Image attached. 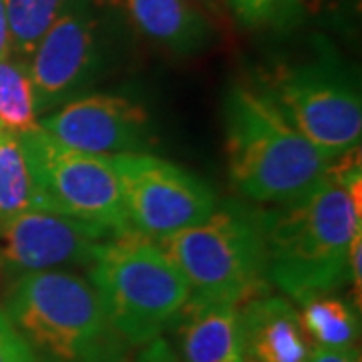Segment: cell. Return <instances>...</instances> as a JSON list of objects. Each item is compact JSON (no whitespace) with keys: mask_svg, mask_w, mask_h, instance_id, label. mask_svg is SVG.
Instances as JSON below:
<instances>
[{"mask_svg":"<svg viewBox=\"0 0 362 362\" xmlns=\"http://www.w3.org/2000/svg\"><path fill=\"white\" fill-rule=\"evenodd\" d=\"M16 137L33 177L37 209L129 230L113 157L75 151L39 123Z\"/></svg>","mask_w":362,"mask_h":362,"instance_id":"cell-7","label":"cell"},{"mask_svg":"<svg viewBox=\"0 0 362 362\" xmlns=\"http://www.w3.org/2000/svg\"><path fill=\"white\" fill-rule=\"evenodd\" d=\"M0 362H35L23 337L0 308Z\"/></svg>","mask_w":362,"mask_h":362,"instance_id":"cell-19","label":"cell"},{"mask_svg":"<svg viewBox=\"0 0 362 362\" xmlns=\"http://www.w3.org/2000/svg\"><path fill=\"white\" fill-rule=\"evenodd\" d=\"M156 242L183 274L192 300L240 306L266 290L258 214L216 207L202 223Z\"/></svg>","mask_w":362,"mask_h":362,"instance_id":"cell-5","label":"cell"},{"mask_svg":"<svg viewBox=\"0 0 362 362\" xmlns=\"http://www.w3.org/2000/svg\"><path fill=\"white\" fill-rule=\"evenodd\" d=\"M39 125L52 139L90 156L145 153L149 115L141 105L119 95L93 93L61 105Z\"/></svg>","mask_w":362,"mask_h":362,"instance_id":"cell-11","label":"cell"},{"mask_svg":"<svg viewBox=\"0 0 362 362\" xmlns=\"http://www.w3.org/2000/svg\"><path fill=\"white\" fill-rule=\"evenodd\" d=\"M226 153L233 185L259 204L284 206L310 194L334 159L300 135L259 89L233 87L226 99Z\"/></svg>","mask_w":362,"mask_h":362,"instance_id":"cell-3","label":"cell"},{"mask_svg":"<svg viewBox=\"0 0 362 362\" xmlns=\"http://www.w3.org/2000/svg\"><path fill=\"white\" fill-rule=\"evenodd\" d=\"M28 65L18 59L0 61V125L8 133H25L39 123Z\"/></svg>","mask_w":362,"mask_h":362,"instance_id":"cell-16","label":"cell"},{"mask_svg":"<svg viewBox=\"0 0 362 362\" xmlns=\"http://www.w3.org/2000/svg\"><path fill=\"white\" fill-rule=\"evenodd\" d=\"M232 6L242 23L262 25L286 8L288 0H232Z\"/></svg>","mask_w":362,"mask_h":362,"instance_id":"cell-20","label":"cell"},{"mask_svg":"<svg viewBox=\"0 0 362 362\" xmlns=\"http://www.w3.org/2000/svg\"><path fill=\"white\" fill-rule=\"evenodd\" d=\"M306 362H361V350L356 346H314Z\"/></svg>","mask_w":362,"mask_h":362,"instance_id":"cell-23","label":"cell"},{"mask_svg":"<svg viewBox=\"0 0 362 362\" xmlns=\"http://www.w3.org/2000/svg\"><path fill=\"white\" fill-rule=\"evenodd\" d=\"M141 349L143 350L135 362H183L180 354L169 344V340H165L163 337L147 342Z\"/></svg>","mask_w":362,"mask_h":362,"instance_id":"cell-22","label":"cell"},{"mask_svg":"<svg viewBox=\"0 0 362 362\" xmlns=\"http://www.w3.org/2000/svg\"><path fill=\"white\" fill-rule=\"evenodd\" d=\"M87 278L129 346L161 337L189 300V286L168 254L156 240L131 230L103 247Z\"/></svg>","mask_w":362,"mask_h":362,"instance_id":"cell-4","label":"cell"},{"mask_svg":"<svg viewBox=\"0 0 362 362\" xmlns=\"http://www.w3.org/2000/svg\"><path fill=\"white\" fill-rule=\"evenodd\" d=\"M123 232L129 230L30 209L0 220V270L18 278L30 272L90 266Z\"/></svg>","mask_w":362,"mask_h":362,"instance_id":"cell-10","label":"cell"},{"mask_svg":"<svg viewBox=\"0 0 362 362\" xmlns=\"http://www.w3.org/2000/svg\"><path fill=\"white\" fill-rule=\"evenodd\" d=\"M168 330L183 362H244L240 306L187 300Z\"/></svg>","mask_w":362,"mask_h":362,"instance_id":"cell-12","label":"cell"},{"mask_svg":"<svg viewBox=\"0 0 362 362\" xmlns=\"http://www.w3.org/2000/svg\"><path fill=\"white\" fill-rule=\"evenodd\" d=\"M131 232L159 240L207 220L216 194L199 177L151 153L113 157Z\"/></svg>","mask_w":362,"mask_h":362,"instance_id":"cell-9","label":"cell"},{"mask_svg":"<svg viewBox=\"0 0 362 362\" xmlns=\"http://www.w3.org/2000/svg\"><path fill=\"white\" fill-rule=\"evenodd\" d=\"M113 45V16L105 0H66L28 59L37 113L81 97L101 75Z\"/></svg>","mask_w":362,"mask_h":362,"instance_id":"cell-8","label":"cell"},{"mask_svg":"<svg viewBox=\"0 0 362 362\" xmlns=\"http://www.w3.org/2000/svg\"><path fill=\"white\" fill-rule=\"evenodd\" d=\"M244 362H250V361H244Z\"/></svg>","mask_w":362,"mask_h":362,"instance_id":"cell-27","label":"cell"},{"mask_svg":"<svg viewBox=\"0 0 362 362\" xmlns=\"http://www.w3.org/2000/svg\"><path fill=\"white\" fill-rule=\"evenodd\" d=\"M258 223L266 280L294 302L332 294L346 282L362 209L330 171L310 194L258 214Z\"/></svg>","mask_w":362,"mask_h":362,"instance_id":"cell-1","label":"cell"},{"mask_svg":"<svg viewBox=\"0 0 362 362\" xmlns=\"http://www.w3.org/2000/svg\"><path fill=\"white\" fill-rule=\"evenodd\" d=\"M324 2H328V0H288V4H300L306 8H320Z\"/></svg>","mask_w":362,"mask_h":362,"instance_id":"cell-25","label":"cell"},{"mask_svg":"<svg viewBox=\"0 0 362 362\" xmlns=\"http://www.w3.org/2000/svg\"><path fill=\"white\" fill-rule=\"evenodd\" d=\"M2 310L35 362H127L129 344L117 334L97 288L81 274H23Z\"/></svg>","mask_w":362,"mask_h":362,"instance_id":"cell-2","label":"cell"},{"mask_svg":"<svg viewBox=\"0 0 362 362\" xmlns=\"http://www.w3.org/2000/svg\"><path fill=\"white\" fill-rule=\"evenodd\" d=\"M300 322L316 346H356L361 318L354 304L332 294L314 296L300 304Z\"/></svg>","mask_w":362,"mask_h":362,"instance_id":"cell-15","label":"cell"},{"mask_svg":"<svg viewBox=\"0 0 362 362\" xmlns=\"http://www.w3.org/2000/svg\"><path fill=\"white\" fill-rule=\"evenodd\" d=\"M11 52V35H8V18H6V4L0 0V61L8 59Z\"/></svg>","mask_w":362,"mask_h":362,"instance_id":"cell-24","label":"cell"},{"mask_svg":"<svg viewBox=\"0 0 362 362\" xmlns=\"http://www.w3.org/2000/svg\"><path fill=\"white\" fill-rule=\"evenodd\" d=\"M133 26L175 52L206 47L209 23L187 0H121Z\"/></svg>","mask_w":362,"mask_h":362,"instance_id":"cell-14","label":"cell"},{"mask_svg":"<svg viewBox=\"0 0 362 362\" xmlns=\"http://www.w3.org/2000/svg\"><path fill=\"white\" fill-rule=\"evenodd\" d=\"M259 90L326 157L337 159L361 147V89L334 59L278 66Z\"/></svg>","mask_w":362,"mask_h":362,"instance_id":"cell-6","label":"cell"},{"mask_svg":"<svg viewBox=\"0 0 362 362\" xmlns=\"http://www.w3.org/2000/svg\"><path fill=\"white\" fill-rule=\"evenodd\" d=\"M66 0H4L11 52L18 54V61L28 63L45 33L61 14Z\"/></svg>","mask_w":362,"mask_h":362,"instance_id":"cell-18","label":"cell"},{"mask_svg":"<svg viewBox=\"0 0 362 362\" xmlns=\"http://www.w3.org/2000/svg\"><path fill=\"white\" fill-rule=\"evenodd\" d=\"M244 356L250 362H306L310 342L298 310L280 296L259 294L240 308Z\"/></svg>","mask_w":362,"mask_h":362,"instance_id":"cell-13","label":"cell"},{"mask_svg":"<svg viewBox=\"0 0 362 362\" xmlns=\"http://www.w3.org/2000/svg\"><path fill=\"white\" fill-rule=\"evenodd\" d=\"M346 282L352 284L354 290V300L352 304H356V308H361V294H362V232L354 238L349 254V278Z\"/></svg>","mask_w":362,"mask_h":362,"instance_id":"cell-21","label":"cell"},{"mask_svg":"<svg viewBox=\"0 0 362 362\" xmlns=\"http://www.w3.org/2000/svg\"><path fill=\"white\" fill-rule=\"evenodd\" d=\"M2 133H4V127H2V125H0V135H2Z\"/></svg>","mask_w":362,"mask_h":362,"instance_id":"cell-26","label":"cell"},{"mask_svg":"<svg viewBox=\"0 0 362 362\" xmlns=\"http://www.w3.org/2000/svg\"><path fill=\"white\" fill-rule=\"evenodd\" d=\"M35 207L33 177L21 141L14 133L0 135V220H8Z\"/></svg>","mask_w":362,"mask_h":362,"instance_id":"cell-17","label":"cell"}]
</instances>
